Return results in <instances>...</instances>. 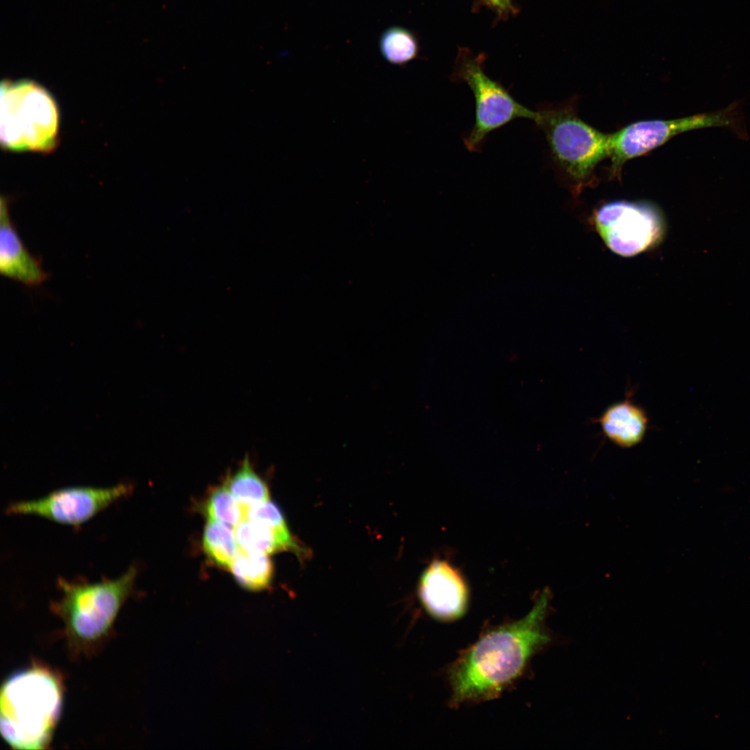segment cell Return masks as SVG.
<instances>
[{"instance_id":"4","label":"cell","mask_w":750,"mask_h":750,"mask_svg":"<svg viewBox=\"0 0 750 750\" xmlns=\"http://www.w3.org/2000/svg\"><path fill=\"white\" fill-rule=\"evenodd\" d=\"M1 145L15 151L48 153L58 141L59 111L51 94L29 80L1 85Z\"/></svg>"},{"instance_id":"17","label":"cell","mask_w":750,"mask_h":750,"mask_svg":"<svg viewBox=\"0 0 750 750\" xmlns=\"http://www.w3.org/2000/svg\"><path fill=\"white\" fill-rule=\"evenodd\" d=\"M379 50L388 62L403 66L415 59L419 53V44L415 34L399 26L386 28L381 35Z\"/></svg>"},{"instance_id":"7","label":"cell","mask_w":750,"mask_h":750,"mask_svg":"<svg viewBox=\"0 0 750 750\" xmlns=\"http://www.w3.org/2000/svg\"><path fill=\"white\" fill-rule=\"evenodd\" d=\"M715 126L728 127L736 131L739 128L736 106L731 105L720 111L674 119L644 120L631 124L610 134V176H617L626 162L657 148L678 134Z\"/></svg>"},{"instance_id":"16","label":"cell","mask_w":750,"mask_h":750,"mask_svg":"<svg viewBox=\"0 0 750 750\" xmlns=\"http://www.w3.org/2000/svg\"><path fill=\"white\" fill-rule=\"evenodd\" d=\"M202 542L208 558L224 568H229L240 549L234 531L227 524L219 522H207Z\"/></svg>"},{"instance_id":"5","label":"cell","mask_w":750,"mask_h":750,"mask_svg":"<svg viewBox=\"0 0 750 750\" xmlns=\"http://www.w3.org/2000/svg\"><path fill=\"white\" fill-rule=\"evenodd\" d=\"M534 122L544 132L552 158L574 190L594 183V169L610 153V134L583 122L572 105L537 110Z\"/></svg>"},{"instance_id":"1","label":"cell","mask_w":750,"mask_h":750,"mask_svg":"<svg viewBox=\"0 0 750 750\" xmlns=\"http://www.w3.org/2000/svg\"><path fill=\"white\" fill-rule=\"evenodd\" d=\"M549 599L544 590L527 615L490 630L459 656L448 672L451 706L492 699L522 674L549 642L544 628Z\"/></svg>"},{"instance_id":"6","label":"cell","mask_w":750,"mask_h":750,"mask_svg":"<svg viewBox=\"0 0 750 750\" xmlns=\"http://www.w3.org/2000/svg\"><path fill=\"white\" fill-rule=\"evenodd\" d=\"M481 57L460 54L453 78L465 83L475 99V121L463 140L472 152L479 151L492 131L518 118L533 122L537 110H532L516 101L503 85L490 78L483 67Z\"/></svg>"},{"instance_id":"19","label":"cell","mask_w":750,"mask_h":750,"mask_svg":"<svg viewBox=\"0 0 750 750\" xmlns=\"http://www.w3.org/2000/svg\"><path fill=\"white\" fill-rule=\"evenodd\" d=\"M489 6L492 7L501 16H508L515 14V8L512 0H482Z\"/></svg>"},{"instance_id":"9","label":"cell","mask_w":750,"mask_h":750,"mask_svg":"<svg viewBox=\"0 0 750 750\" xmlns=\"http://www.w3.org/2000/svg\"><path fill=\"white\" fill-rule=\"evenodd\" d=\"M132 486L126 483L110 487L75 486L54 490L33 500L12 502L6 508L10 515H33L60 524L77 526L127 496Z\"/></svg>"},{"instance_id":"15","label":"cell","mask_w":750,"mask_h":750,"mask_svg":"<svg viewBox=\"0 0 750 750\" xmlns=\"http://www.w3.org/2000/svg\"><path fill=\"white\" fill-rule=\"evenodd\" d=\"M224 483L235 500L247 509L269 500L268 488L254 471L248 457Z\"/></svg>"},{"instance_id":"2","label":"cell","mask_w":750,"mask_h":750,"mask_svg":"<svg viewBox=\"0 0 750 750\" xmlns=\"http://www.w3.org/2000/svg\"><path fill=\"white\" fill-rule=\"evenodd\" d=\"M60 676L33 664L11 674L0 696V730L12 748L44 749L49 745L62 705Z\"/></svg>"},{"instance_id":"11","label":"cell","mask_w":750,"mask_h":750,"mask_svg":"<svg viewBox=\"0 0 750 750\" xmlns=\"http://www.w3.org/2000/svg\"><path fill=\"white\" fill-rule=\"evenodd\" d=\"M8 201L1 199L0 272L28 287L41 285L49 278L41 261L30 253L10 220Z\"/></svg>"},{"instance_id":"18","label":"cell","mask_w":750,"mask_h":750,"mask_svg":"<svg viewBox=\"0 0 750 750\" xmlns=\"http://www.w3.org/2000/svg\"><path fill=\"white\" fill-rule=\"evenodd\" d=\"M247 508L235 500L225 483L212 490L203 506L208 521L219 522L235 527L247 519Z\"/></svg>"},{"instance_id":"3","label":"cell","mask_w":750,"mask_h":750,"mask_svg":"<svg viewBox=\"0 0 750 750\" xmlns=\"http://www.w3.org/2000/svg\"><path fill=\"white\" fill-rule=\"evenodd\" d=\"M137 568L131 566L114 579L98 582L58 579L60 597L51 608L65 627L72 649L88 651L110 633L117 616L133 592Z\"/></svg>"},{"instance_id":"8","label":"cell","mask_w":750,"mask_h":750,"mask_svg":"<svg viewBox=\"0 0 750 750\" xmlns=\"http://www.w3.org/2000/svg\"><path fill=\"white\" fill-rule=\"evenodd\" d=\"M597 229L608 247L629 257L658 244L665 231L660 209L644 201H612L602 205L594 217Z\"/></svg>"},{"instance_id":"12","label":"cell","mask_w":750,"mask_h":750,"mask_svg":"<svg viewBox=\"0 0 750 750\" xmlns=\"http://www.w3.org/2000/svg\"><path fill=\"white\" fill-rule=\"evenodd\" d=\"M603 434L621 448H631L644 438L649 418L644 409L626 398L609 406L598 419Z\"/></svg>"},{"instance_id":"10","label":"cell","mask_w":750,"mask_h":750,"mask_svg":"<svg viewBox=\"0 0 750 750\" xmlns=\"http://www.w3.org/2000/svg\"><path fill=\"white\" fill-rule=\"evenodd\" d=\"M419 595L426 611L440 621L456 620L467 610L466 584L460 574L444 561H434L424 571Z\"/></svg>"},{"instance_id":"13","label":"cell","mask_w":750,"mask_h":750,"mask_svg":"<svg viewBox=\"0 0 750 750\" xmlns=\"http://www.w3.org/2000/svg\"><path fill=\"white\" fill-rule=\"evenodd\" d=\"M239 548L249 552L270 554L281 551H303L290 531L276 530L262 523L245 519L234 530Z\"/></svg>"},{"instance_id":"14","label":"cell","mask_w":750,"mask_h":750,"mask_svg":"<svg viewBox=\"0 0 750 750\" xmlns=\"http://www.w3.org/2000/svg\"><path fill=\"white\" fill-rule=\"evenodd\" d=\"M228 569L241 586L258 591L271 583L274 567L267 554L240 549Z\"/></svg>"}]
</instances>
